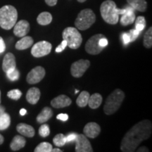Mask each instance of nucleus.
Masks as SVG:
<instances>
[{"label": "nucleus", "mask_w": 152, "mask_h": 152, "mask_svg": "<svg viewBox=\"0 0 152 152\" xmlns=\"http://www.w3.org/2000/svg\"><path fill=\"white\" fill-rule=\"evenodd\" d=\"M127 1L134 10L140 12H144L147 10V2L146 0H127Z\"/></svg>", "instance_id": "nucleus-22"}, {"label": "nucleus", "mask_w": 152, "mask_h": 152, "mask_svg": "<svg viewBox=\"0 0 152 152\" xmlns=\"http://www.w3.org/2000/svg\"><path fill=\"white\" fill-rule=\"evenodd\" d=\"M14 34L16 37H23L29 33L30 23L26 20H20L14 25Z\"/></svg>", "instance_id": "nucleus-12"}, {"label": "nucleus", "mask_w": 152, "mask_h": 152, "mask_svg": "<svg viewBox=\"0 0 152 152\" xmlns=\"http://www.w3.org/2000/svg\"><path fill=\"white\" fill-rule=\"evenodd\" d=\"M79 92V90H75V94H77V92Z\"/></svg>", "instance_id": "nucleus-48"}, {"label": "nucleus", "mask_w": 152, "mask_h": 152, "mask_svg": "<svg viewBox=\"0 0 152 152\" xmlns=\"http://www.w3.org/2000/svg\"><path fill=\"white\" fill-rule=\"evenodd\" d=\"M77 134L75 133H71V134H68V136H66V142H73L74 140H75L76 137H77Z\"/></svg>", "instance_id": "nucleus-37"}, {"label": "nucleus", "mask_w": 152, "mask_h": 152, "mask_svg": "<svg viewBox=\"0 0 152 152\" xmlns=\"http://www.w3.org/2000/svg\"><path fill=\"white\" fill-rule=\"evenodd\" d=\"M4 112H5V108L4 107V106L0 105V115H1V113H4Z\"/></svg>", "instance_id": "nucleus-44"}, {"label": "nucleus", "mask_w": 152, "mask_h": 152, "mask_svg": "<svg viewBox=\"0 0 152 152\" xmlns=\"http://www.w3.org/2000/svg\"><path fill=\"white\" fill-rule=\"evenodd\" d=\"M104 37L105 36L102 34H96L91 37L85 44V51L92 55H97L102 52L104 48L100 46L99 41L101 38Z\"/></svg>", "instance_id": "nucleus-7"}, {"label": "nucleus", "mask_w": 152, "mask_h": 152, "mask_svg": "<svg viewBox=\"0 0 152 152\" xmlns=\"http://www.w3.org/2000/svg\"><path fill=\"white\" fill-rule=\"evenodd\" d=\"M137 151H139V152H142V151H149V150L148 149L147 147H140L139 148V149L137 150Z\"/></svg>", "instance_id": "nucleus-42"}, {"label": "nucleus", "mask_w": 152, "mask_h": 152, "mask_svg": "<svg viewBox=\"0 0 152 152\" xmlns=\"http://www.w3.org/2000/svg\"><path fill=\"white\" fill-rule=\"evenodd\" d=\"M58 0H45V2L49 7H54L57 4Z\"/></svg>", "instance_id": "nucleus-41"}, {"label": "nucleus", "mask_w": 152, "mask_h": 152, "mask_svg": "<svg viewBox=\"0 0 152 152\" xmlns=\"http://www.w3.org/2000/svg\"><path fill=\"white\" fill-rule=\"evenodd\" d=\"M45 69L42 66H37L32 69L29 73H28L26 80H27L28 84L34 85L39 83L45 76Z\"/></svg>", "instance_id": "nucleus-10"}, {"label": "nucleus", "mask_w": 152, "mask_h": 152, "mask_svg": "<svg viewBox=\"0 0 152 152\" xmlns=\"http://www.w3.org/2000/svg\"><path fill=\"white\" fill-rule=\"evenodd\" d=\"M16 68V58L12 53H7L4 57L2 62V69L3 71L7 73L9 71L14 69Z\"/></svg>", "instance_id": "nucleus-16"}, {"label": "nucleus", "mask_w": 152, "mask_h": 152, "mask_svg": "<svg viewBox=\"0 0 152 152\" xmlns=\"http://www.w3.org/2000/svg\"><path fill=\"white\" fill-rule=\"evenodd\" d=\"M5 49H6V45H5L4 41L2 37H0V54L4 52Z\"/></svg>", "instance_id": "nucleus-40"}, {"label": "nucleus", "mask_w": 152, "mask_h": 152, "mask_svg": "<svg viewBox=\"0 0 152 152\" xmlns=\"http://www.w3.org/2000/svg\"><path fill=\"white\" fill-rule=\"evenodd\" d=\"M100 12L103 20L107 23L115 25L119 20V9L112 0H106L100 7Z\"/></svg>", "instance_id": "nucleus-2"}, {"label": "nucleus", "mask_w": 152, "mask_h": 152, "mask_svg": "<svg viewBox=\"0 0 152 152\" xmlns=\"http://www.w3.org/2000/svg\"><path fill=\"white\" fill-rule=\"evenodd\" d=\"M50 134V130H49V126L47 124H42L40 128H39V134L42 137H47Z\"/></svg>", "instance_id": "nucleus-33"}, {"label": "nucleus", "mask_w": 152, "mask_h": 152, "mask_svg": "<svg viewBox=\"0 0 152 152\" xmlns=\"http://www.w3.org/2000/svg\"><path fill=\"white\" fill-rule=\"evenodd\" d=\"M33 39L30 36H24L16 44V49L18 50H24L27 49L33 45Z\"/></svg>", "instance_id": "nucleus-21"}, {"label": "nucleus", "mask_w": 152, "mask_h": 152, "mask_svg": "<svg viewBox=\"0 0 152 152\" xmlns=\"http://www.w3.org/2000/svg\"><path fill=\"white\" fill-rule=\"evenodd\" d=\"M85 1H87V0H77V1H79V2H80V3L85 2Z\"/></svg>", "instance_id": "nucleus-47"}, {"label": "nucleus", "mask_w": 152, "mask_h": 152, "mask_svg": "<svg viewBox=\"0 0 152 152\" xmlns=\"http://www.w3.org/2000/svg\"><path fill=\"white\" fill-rule=\"evenodd\" d=\"M53 142H54V145L56 146L57 147H64L65 144L67 143L66 142V137L64 134H58L54 137L53 139Z\"/></svg>", "instance_id": "nucleus-29"}, {"label": "nucleus", "mask_w": 152, "mask_h": 152, "mask_svg": "<svg viewBox=\"0 0 152 152\" xmlns=\"http://www.w3.org/2000/svg\"><path fill=\"white\" fill-rule=\"evenodd\" d=\"M4 141V137L1 135V134H0V145L3 144Z\"/></svg>", "instance_id": "nucleus-45"}, {"label": "nucleus", "mask_w": 152, "mask_h": 152, "mask_svg": "<svg viewBox=\"0 0 152 152\" xmlns=\"http://www.w3.org/2000/svg\"><path fill=\"white\" fill-rule=\"evenodd\" d=\"M56 118L62 121H66L68 119V115L66 113H60L57 115Z\"/></svg>", "instance_id": "nucleus-39"}, {"label": "nucleus", "mask_w": 152, "mask_h": 152, "mask_svg": "<svg viewBox=\"0 0 152 152\" xmlns=\"http://www.w3.org/2000/svg\"><path fill=\"white\" fill-rule=\"evenodd\" d=\"M67 47V42H66V40H63L62 42L61 43V45H58V47L56 48V52L57 53H59V52H61L63 51L64 50V49H66V47Z\"/></svg>", "instance_id": "nucleus-35"}, {"label": "nucleus", "mask_w": 152, "mask_h": 152, "mask_svg": "<svg viewBox=\"0 0 152 152\" xmlns=\"http://www.w3.org/2000/svg\"><path fill=\"white\" fill-rule=\"evenodd\" d=\"M72 103L71 99L65 94H61L53 99L51 102V105L55 109H62V108L69 106Z\"/></svg>", "instance_id": "nucleus-14"}, {"label": "nucleus", "mask_w": 152, "mask_h": 152, "mask_svg": "<svg viewBox=\"0 0 152 152\" xmlns=\"http://www.w3.org/2000/svg\"><path fill=\"white\" fill-rule=\"evenodd\" d=\"M16 130L20 134L27 137H33L35 134V129L31 125L26 123H19L17 125Z\"/></svg>", "instance_id": "nucleus-17"}, {"label": "nucleus", "mask_w": 152, "mask_h": 152, "mask_svg": "<svg viewBox=\"0 0 152 152\" xmlns=\"http://www.w3.org/2000/svg\"><path fill=\"white\" fill-rule=\"evenodd\" d=\"M41 92L37 87H31L26 94V99L30 104H36L40 98Z\"/></svg>", "instance_id": "nucleus-18"}, {"label": "nucleus", "mask_w": 152, "mask_h": 152, "mask_svg": "<svg viewBox=\"0 0 152 152\" xmlns=\"http://www.w3.org/2000/svg\"><path fill=\"white\" fill-rule=\"evenodd\" d=\"M62 151L58 148H54V149H52V152H61Z\"/></svg>", "instance_id": "nucleus-46"}, {"label": "nucleus", "mask_w": 152, "mask_h": 152, "mask_svg": "<svg viewBox=\"0 0 152 152\" xmlns=\"http://www.w3.org/2000/svg\"><path fill=\"white\" fill-rule=\"evenodd\" d=\"M101 132V128L96 123L90 122L85 125L83 132L87 137L94 139L99 136Z\"/></svg>", "instance_id": "nucleus-13"}, {"label": "nucleus", "mask_w": 152, "mask_h": 152, "mask_svg": "<svg viewBox=\"0 0 152 152\" xmlns=\"http://www.w3.org/2000/svg\"><path fill=\"white\" fill-rule=\"evenodd\" d=\"M125 13L121 15V24L123 26H127L129 25L132 24L135 20L136 17L134 14V9L131 7H128L125 8Z\"/></svg>", "instance_id": "nucleus-15"}, {"label": "nucleus", "mask_w": 152, "mask_h": 152, "mask_svg": "<svg viewBox=\"0 0 152 152\" xmlns=\"http://www.w3.org/2000/svg\"><path fill=\"white\" fill-rule=\"evenodd\" d=\"M76 152H92L93 149L90 141L85 134H77L75 139Z\"/></svg>", "instance_id": "nucleus-11"}, {"label": "nucleus", "mask_w": 152, "mask_h": 152, "mask_svg": "<svg viewBox=\"0 0 152 152\" xmlns=\"http://www.w3.org/2000/svg\"><path fill=\"white\" fill-rule=\"evenodd\" d=\"M96 21V16L90 9L82 10L75 19V26L77 29L85 30L90 28Z\"/></svg>", "instance_id": "nucleus-5"}, {"label": "nucleus", "mask_w": 152, "mask_h": 152, "mask_svg": "<svg viewBox=\"0 0 152 152\" xmlns=\"http://www.w3.org/2000/svg\"><path fill=\"white\" fill-rule=\"evenodd\" d=\"M122 38H123V43H124V45H128V44L130 42V37L128 33H123L122 34Z\"/></svg>", "instance_id": "nucleus-36"}, {"label": "nucleus", "mask_w": 152, "mask_h": 152, "mask_svg": "<svg viewBox=\"0 0 152 152\" xmlns=\"http://www.w3.org/2000/svg\"><path fill=\"white\" fill-rule=\"evenodd\" d=\"M0 104H1V91H0Z\"/></svg>", "instance_id": "nucleus-49"}, {"label": "nucleus", "mask_w": 152, "mask_h": 152, "mask_svg": "<svg viewBox=\"0 0 152 152\" xmlns=\"http://www.w3.org/2000/svg\"><path fill=\"white\" fill-rule=\"evenodd\" d=\"M26 140L23 137L20 135H16L13 138L10 144V147L12 151H16L23 148L26 146Z\"/></svg>", "instance_id": "nucleus-19"}, {"label": "nucleus", "mask_w": 152, "mask_h": 152, "mask_svg": "<svg viewBox=\"0 0 152 152\" xmlns=\"http://www.w3.org/2000/svg\"><path fill=\"white\" fill-rule=\"evenodd\" d=\"M140 32H139L138 30H137L136 29L130 30L128 33L130 37V42H133L138 37L139 35H140Z\"/></svg>", "instance_id": "nucleus-34"}, {"label": "nucleus", "mask_w": 152, "mask_h": 152, "mask_svg": "<svg viewBox=\"0 0 152 152\" xmlns=\"http://www.w3.org/2000/svg\"><path fill=\"white\" fill-rule=\"evenodd\" d=\"M99 45L101 47H104V48H105V47H106L108 45V44H109V42H108V40L107 39L104 37H102L101 38V39H99Z\"/></svg>", "instance_id": "nucleus-38"}, {"label": "nucleus", "mask_w": 152, "mask_h": 152, "mask_svg": "<svg viewBox=\"0 0 152 152\" xmlns=\"http://www.w3.org/2000/svg\"><path fill=\"white\" fill-rule=\"evenodd\" d=\"M152 124L149 120H143L132 126L125 136L121 144L123 152H134L138 146L151 136Z\"/></svg>", "instance_id": "nucleus-1"}, {"label": "nucleus", "mask_w": 152, "mask_h": 152, "mask_svg": "<svg viewBox=\"0 0 152 152\" xmlns=\"http://www.w3.org/2000/svg\"><path fill=\"white\" fill-rule=\"evenodd\" d=\"M125 99V93L120 89H115L106 99L104 106V113L111 115L115 113L121 107Z\"/></svg>", "instance_id": "nucleus-4"}, {"label": "nucleus", "mask_w": 152, "mask_h": 152, "mask_svg": "<svg viewBox=\"0 0 152 152\" xmlns=\"http://www.w3.org/2000/svg\"><path fill=\"white\" fill-rule=\"evenodd\" d=\"M21 91L18 90V89L10 90L9 92H8V93H7V96H8L9 98L11 99L14 100H18L21 97Z\"/></svg>", "instance_id": "nucleus-32"}, {"label": "nucleus", "mask_w": 152, "mask_h": 152, "mask_svg": "<svg viewBox=\"0 0 152 152\" xmlns=\"http://www.w3.org/2000/svg\"><path fill=\"white\" fill-rule=\"evenodd\" d=\"M18 12L11 5H6L0 9V27L4 30H10L16 23Z\"/></svg>", "instance_id": "nucleus-3"}, {"label": "nucleus", "mask_w": 152, "mask_h": 152, "mask_svg": "<svg viewBox=\"0 0 152 152\" xmlns=\"http://www.w3.org/2000/svg\"><path fill=\"white\" fill-rule=\"evenodd\" d=\"M53 115V111L51 108L49 107H45L43 108L42 110L40 113H39V115H37L36 118L37 123H45L47 121H48Z\"/></svg>", "instance_id": "nucleus-20"}, {"label": "nucleus", "mask_w": 152, "mask_h": 152, "mask_svg": "<svg viewBox=\"0 0 152 152\" xmlns=\"http://www.w3.org/2000/svg\"><path fill=\"white\" fill-rule=\"evenodd\" d=\"M143 45L146 48L150 49L152 47V28L150 27L144 35Z\"/></svg>", "instance_id": "nucleus-27"}, {"label": "nucleus", "mask_w": 152, "mask_h": 152, "mask_svg": "<svg viewBox=\"0 0 152 152\" xmlns=\"http://www.w3.org/2000/svg\"><path fill=\"white\" fill-rule=\"evenodd\" d=\"M102 101H103V98H102V95L99 94V93H94L92 96H90L87 104L91 109H96L101 106Z\"/></svg>", "instance_id": "nucleus-23"}, {"label": "nucleus", "mask_w": 152, "mask_h": 152, "mask_svg": "<svg viewBox=\"0 0 152 152\" xmlns=\"http://www.w3.org/2000/svg\"><path fill=\"white\" fill-rule=\"evenodd\" d=\"M52 21V16L50 13L47 12H42L39 14V16L37 18V22L41 26H47L50 24Z\"/></svg>", "instance_id": "nucleus-24"}, {"label": "nucleus", "mask_w": 152, "mask_h": 152, "mask_svg": "<svg viewBox=\"0 0 152 152\" xmlns=\"http://www.w3.org/2000/svg\"><path fill=\"white\" fill-rule=\"evenodd\" d=\"M26 113H27V111H26V109H20V114L21 115H25L26 114Z\"/></svg>", "instance_id": "nucleus-43"}, {"label": "nucleus", "mask_w": 152, "mask_h": 152, "mask_svg": "<svg viewBox=\"0 0 152 152\" xmlns=\"http://www.w3.org/2000/svg\"><path fill=\"white\" fill-rule=\"evenodd\" d=\"M135 29L141 32L146 27V20L144 16H138L135 20Z\"/></svg>", "instance_id": "nucleus-30"}, {"label": "nucleus", "mask_w": 152, "mask_h": 152, "mask_svg": "<svg viewBox=\"0 0 152 152\" xmlns=\"http://www.w3.org/2000/svg\"><path fill=\"white\" fill-rule=\"evenodd\" d=\"M90 66V62L88 60L80 59L74 62L71 65V73L74 77H81L88 69Z\"/></svg>", "instance_id": "nucleus-9"}, {"label": "nucleus", "mask_w": 152, "mask_h": 152, "mask_svg": "<svg viewBox=\"0 0 152 152\" xmlns=\"http://www.w3.org/2000/svg\"><path fill=\"white\" fill-rule=\"evenodd\" d=\"M52 45L47 41L38 42L33 45L31 49V54L35 58H40L50 54Z\"/></svg>", "instance_id": "nucleus-8"}, {"label": "nucleus", "mask_w": 152, "mask_h": 152, "mask_svg": "<svg viewBox=\"0 0 152 152\" xmlns=\"http://www.w3.org/2000/svg\"><path fill=\"white\" fill-rule=\"evenodd\" d=\"M6 73H7V77H8L11 81H16L19 79L20 73H19L18 70L16 69V68H14V69L11 70V71H9Z\"/></svg>", "instance_id": "nucleus-31"}, {"label": "nucleus", "mask_w": 152, "mask_h": 152, "mask_svg": "<svg viewBox=\"0 0 152 152\" xmlns=\"http://www.w3.org/2000/svg\"><path fill=\"white\" fill-rule=\"evenodd\" d=\"M90 93L87 91H83L76 99V104L79 107H85L88 104L89 98H90Z\"/></svg>", "instance_id": "nucleus-25"}, {"label": "nucleus", "mask_w": 152, "mask_h": 152, "mask_svg": "<svg viewBox=\"0 0 152 152\" xmlns=\"http://www.w3.org/2000/svg\"><path fill=\"white\" fill-rule=\"evenodd\" d=\"M62 37L67 42V46L73 49H77L83 42V37L75 28L68 27L63 31Z\"/></svg>", "instance_id": "nucleus-6"}, {"label": "nucleus", "mask_w": 152, "mask_h": 152, "mask_svg": "<svg viewBox=\"0 0 152 152\" xmlns=\"http://www.w3.org/2000/svg\"><path fill=\"white\" fill-rule=\"evenodd\" d=\"M53 149L52 145L49 142H41L35 147V152H51Z\"/></svg>", "instance_id": "nucleus-28"}, {"label": "nucleus", "mask_w": 152, "mask_h": 152, "mask_svg": "<svg viewBox=\"0 0 152 152\" xmlns=\"http://www.w3.org/2000/svg\"><path fill=\"white\" fill-rule=\"evenodd\" d=\"M11 118L9 114L3 113L0 115V130H4L10 126Z\"/></svg>", "instance_id": "nucleus-26"}]
</instances>
